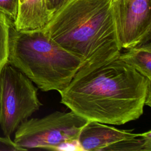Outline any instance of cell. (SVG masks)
<instances>
[{
  "label": "cell",
  "instance_id": "cell-9",
  "mask_svg": "<svg viewBox=\"0 0 151 151\" xmlns=\"http://www.w3.org/2000/svg\"><path fill=\"white\" fill-rule=\"evenodd\" d=\"M120 59L133 67L140 74L151 80L150 41L120 52Z\"/></svg>",
  "mask_w": 151,
  "mask_h": 151
},
{
  "label": "cell",
  "instance_id": "cell-12",
  "mask_svg": "<svg viewBox=\"0 0 151 151\" xmlns=\"http://www.w3.org/2000/svg\"><path fill=\"white\" fill-rule=\"evenodd\" d=\"M22 150L17 146L10 137L0 136V151H22Z\"/></svg>",
  "mask_w": 151,
  "mask_h": 151
},
{
  "label": "cell",
  "instance_id": "cell-4",
  "mask_svg": "<svg viewBox=\"0 0 151 151\" xmlns=\"http://www.w3.org/2000/svg\"><path fill=\"white\" fill-rule=\"evenodd\" d=\"M87 122L71 110L55 111L41 118L27 119L15 131L14 142L22 150H57L60 145L77 140Z\"/></svg>",
  "mask_w": 151,
  "mask_h": 151
},
{
  "label": "cell",
  "instance_id": "cell-7",
  "mask_svg": "<svg viewBox=\"0 0 151 151\" xmlns=\"http://www.w3.org/2000/svg\"><path fill=\"white\" fill-rule=\"evenodd\" d=\"M113 10L122 49L150 41V0H114Z\"/></svg>",
  "mask_w": 151,
  "mask_h": 151
},
{
  "label": "cell",
  "instance_id": "cell-14",
  "mask_svg": "<svg viewBox=\"0 0 151 151\" xmlns=\"http://www.w3.org/2000/svg\"><path fill=\"white\" fill-rule=\"evenodd\" d=\"M24 1V0H19V4H20V3H22Z\"/></svg>",
  "mask_w": 151,
  "mask_h": 151
},
{
  "label": "cell",
  "instance_id": "cell-10",
  "mask_svg": "<svg viewBox=\"0 0 151 151\" xmlns=\"http://www.w3.org/2000/svg\"><path fill=\"white\" fill-rule=\"evenodd\" d=\"M12 21L0 11V74L8 63L9 28Z\"/></svg>",
  "mask_w": 151,
  "mask_h": 151
},
{
  "label": "cell",
  "instance_id": "cell-11",
  "mask_svg": "<svg viewBox=\"0 0 151 151\" xmlns=\"http://www.w3.org/2000/svg\"><path fill=\"white\" fill-rule=\"evenodd\" d=\"M19 0H0V11L14 22L16 19Z\"/></svg>",
  "mask_w": 151,
  "mask_h": 151
},
{
  "label": "cell",
  "instance_id": "cell-1",
  "mask_svg": "<svg viewBox=\"0 0 151 151\" xmlns=\"http://www.w3.org/2000/svg\"><path fill=\"white\" fill-rule=\"evenodd\" d=\"M119 55L81 65L59 91L61 103L88 121L122 125L138 119L151 106V80Z\"/></svg>",
  "mask_w": 151,
  "mask_h": 151
},
{
  "label": "cell",
  "instance_id": "cell-6",
  "mask_svg": "<svg viewBox=\"0 0 151 151\" xmlns=\"http://www.w3.org/2000/svg\"><path fill=\"white\" fill-rule=\"evenodd\" d=\"M88 121L82 127L78 140L86 151H151V131L142 133Z\"/></svg>",
  "mask_w": 151,
  "mask_h": 151
},
{
  "label": "cell",
  "instance_id": "cell-8",
  "mask_svg": "<svg viewBox=\"0 0 151 151\" xmlns=\"http://www.w3.org/2000/svg\"><path fill=\"white\" fill-rule=\"evenodd\" d=\"M52 15L45 0H24L19 4L14 25L17 30L21 31L43 29Z\"/></svg>",
  "mask_w": 151,
  "mask_h": 151
},
{
  "label": "cell",
  "instance_id": "cell-3",
  "mask_svg": "<svg viewBox=\"0 0 151 151\" xmlns=\"http://www.w3.org/2000/svg\"><path fill=\"white\" fill-rule=\"evenodd\" d=\"M8 63L41 91L59 92L68 85L83 61L56 43L44 29L18 31L12 21Z\"/></svg>",
  "mask_w": 151,
  "mask_h": 151
},
{
  "label": "cell",
  "instance_id": "cell-13",
  "mask_svg": "<svg viewBox=\"0 0 151 151\" xmlns=\"http://www.w3.org/2000/svg\"><path fill=\"white\" fill-rule=\"evenodd\" d=\"M67 0H45L48 10L53 13L58 9Z\"/></svg>",
  "mask_w": 151,
  "mask_h": 151
},
{
  "label": "cell",
  "instance_id": "cell-5",
  "mask_svg": "<svg viewBox=\"0 0 151 151\" xmlns=\"http://www.w3.org/2000/svg\"><path fill=\"white\" fill-rule=\"evenodd\" d=\"M42 105L33 83L7 63L0 74V126L5 136L10 137Z\"/></svg>",
  "mask_w": 151,
  "mask_h": 151
},
{
  "label": "cell",
  "instance_id": "cell-2",
  "mask_svg": "<svg viewBox=\"0 0 151 151\" xmlns=\"http://www.w3.org/2000/svg\"><path fill=\"white\" fill-rule=\"evenodd\" d=\"M114 0H67L43 28L83 65L119 55Z\"/></svg>",
  "mask_w": 151,
  "mask_h": 151
}]
</instances>
